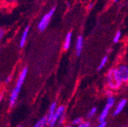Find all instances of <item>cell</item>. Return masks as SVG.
<instances>
[{"instance_id": "6da1fadb", "label": "cell", "mask_w": 128, "mask_h": 127, "mask_svg": "<svg viewBox=\"0 0 128 127\" xmlns=\"http://www.w3.org/2000/svg\"><path fill=\"white\" fill-rule=\"evenodd\" d=\"M27 74H28V69L27 68H24L23 69V70L22 71L18 78V81H17V83H16V85L15 87L14 88V89L12 90V93H11V95H10V99H9V105L11 107H12L15 103H16V101H17V98H18V94L21 91V88L22 87V85L25 80V78L27 76Z\"/></svg>"}, {"instance_id": "7a4b0ae2", "label": "cell", "mask_w": 128, "mask_h": 127, "mask_svg": "<svg viewBox=\"0 0 128 127\" xmlns=\"http://www.w3.org/2000/svg\"><path fill=\"white\" fill-rule=\"evenodd\" d=\"M106 84L108 89L111 91H115L120 88L122 82L118 75L117 68H112L108 72L106 75Z\"/></svg>"}, {"instance_id": "3957f363", "label": "cell", "mask_w": 128, "mask_h": 127, "mask_svg": "<svg viewBox=\"0 0 128 127\" xmlns=\"http://www.w3.org/2000/svg\"><path fill=\"white\" fill-rule=\"evenodd\" d=\"M115 104V99L114 97H110V98H108L107 101H106V104L104 107V109L102 110L101 114L98 117V121L99 123H102V122H105L106 118L108 116L109 111L110 110V109L114 107Z\"/></svg>"}, {"instance_id": "277c9868", "label": "cell", "mask_w": 128, "mask_h": 127, "mask_svg": "<svg viewBox=\"0 0 128 127\" xmlns=\"http://www.w3.org/2000/svg\"><path fill=\"white\" fill-rule=\"evenodd\" d=\"M56 11V7H53L49 11H48L46 14H44L43 18L40 19V22L38 23V27L39 29V30L40 31H44L49 24L51 18H52V16L54 15V12Z\"/></svg>"}, {"instance_id": "5b68a950", "label": "cell", "mask_w": 128, "mask_h": 127, "mask_svg": "<svg viewBox=\"0 0 128 127\" xmlns=\"http://www.w3.org/2000/svg\"><path fill=\"white\" fill-rule=\"evenodd\" d=\"M118 75L122 83L128 82V66L126 64H120L117 68Z\"/></svg>"}, {"instance_id": "8992f818", "label": "cell", "mask_w": 128, "mask_h": 127, "mask_svg": "<svg viewBox=\"0 0 128 127\" xmlns=\"http://www.w3.org/2000/svg\"><path fill=\"white\" fill-rule=\"evenodd\" d=\"M64 113H65V107H64V106L58 107L56 110L55 114H54L53 119L51 120L50 123H49L50 126V127H54L58 123V121L61 118V117L64 115Z\"/></svg>"}, {"instance_id": "52a82bcc", "label": "cell", "mask_w": 128, "mask_h": 127, "mask_svg": "<svg viewBox=\"0 0 128 127\" xmlns=\"http://www.w3.org/2000/svg\"><path fill=\"white\" fill-rule=\"evenodd\" d=\"M126 103H127V101H126V99H121V100L118 102V104H117L116 108H115L114 110V114H113V115H114V116H117V115L120 114L122 112V111H123V110L124 109V107H126Z\"/></svg>"}, {"instance_id": "ba28073f", "label": "cell", "mask_w": 128, "mask_h": 127, "mask_svg": "<svg viewBox=\"0 0 128 127\" xmlns=\"http://www.w3.org/2000/svg\"><path fill=\"white\" fill-rule=\"evenodd\" d=\"M83 37L82 35H79L77 37L76 43V55L79 56L82 53V46H83Z\"/></svg>"}, {"instance_id": "9c48e42d", "label": "cell", "mask_w": 128, "mask_h": 127, "mask_svg": "<svg viewBox=\"0 0 128 127\" xmlns=\"http://www.w3.org/2000/svg\"><path fill=\"white\" fill-rule=\"evenodd\" d=\"M57 109V107H56V102H54L51 104V105L50 106V108H49V112H48V114L46 116L47 117V124H49L51 121V120L53 119L54 114H55V112Z\"/></svg>"}, {"instance_id": "30bf717a", "label": "cell", "mask_w": 128, "mask_h": 127, "mask_svg": "<svg viewBox=\"0 0 128 127\" xmlns=\"http://www.w3.org/2000/svg\"><path fill=\"white\" fill-rule=\"evenodd\" d=\"M72 32L67 33L65 40H64V43H63V50H67L70 49V47L71 46V42H72Z\"/></svg>"}, {"instance_id": "8fae6325", "label": "cell", "mask_w": 128, "mask_h": 127, "mask_svg": "<svg viewBox=\"0 0 128 127\" xmlns=\"http://www.w3.org/2000/svg\"><path fill=\"white\" fill-rule=\"evenodd\" d=\"M29 30H30V26H27L23 33H22V38H21V40H20V46L21 47H23L26 43V40H27V37H28V33H29Z\"/></svg>"}, {"instance_id": "7c38bea8", "label": "cell", "mask_w": 128, "mask_h": 127, "mask_svg": "<svg viewBox=\"0 0 128 127\" xmlns=\"http://www.w3.org/2000/svg\"><path fill=\"white\" fill-rule=\"evenodd\" d=\"M46 124H47V117L46 116L42 117L40 120H38L33 127H44Z\"/></svg>"}, {"instance_id": "4fadbf2b", "label": "cell", "mask_w": 128, "mask_h": 127, "mask_svg": "<svg viewBox=\"0 0 128 127\" xmlns=\"http://www.w3.org/2000/svg\"><path fill=\"white\" fill-rule=\"evenodd\" d=\"M108 58L107 56H104L102 58V61L100 62V64H99V66L98 67V70H102L105 66V65L107 64V62H108Z\"/></svg>"}, {"instance_id": "5bb4252c", "label": "cell", "mask_w": 128, "mask_h": 127, "mask_svg": "<svg viewBox=\"0 0 128 127\" xmlns=\"http://www.w3.org/2000/svg\"><path fill=\"white\" fill-rule=\"evenodd\" d=\"M96 113H97V108H96V107H92V108L89 110V112L88 113V115H87L88 118H92V117H93L96 114Z\"/></svg>"}, {"instance_id": "9a60e30c", "label": "cell", "mask_w": 128, "mask_h": 127, "mask_svg": "<svg viewBox=\"0 0 128 127\" xmlns=\"http://www.w3.org/2000/svg\"><path fill=\"white\" fill-rule=\"evenodd\" d=\"M120 38H121V32H120V30H118V31H117V32H116V34H115V35L114 37V40H114V43H118L120 41Z\"/></svg>"}, {"instance_id": "2e32d148", "label": "cell", "mask_w": 128, "mask_h": 127, "mask_svg": "<svg viewBox=\"0 0 128 127\" xmlns=\"http://www.w3.org/2000/svg\"><path fill=\"white\" fill-rule=\"evenodd\" d=\"M82 121H83V120H82V118L78 117V118L74 119V120H72V125H73V126H79V124L81 123Z\"/></svg>"}, {"instance_id": "e0dca14e", "label": "cell", "mask_w": 128, "mask_h": 127, "mask_svg": "<svg viewBox=\"0 0 128 127\" xmlns=\"http://www.w3.org/2000/svg\"><path fill=\"white\" fill-rule=\"evenodd\" d=\"M90 126H91V123L89 121H82L78 127H90Z\"/></svg>"}, {"instance_id": "ac0fdd59", "label": "cell", "mask_w": 128, "mask_h": 127, "mask_svg": "<svg viewBox=\"0 0 128 127\" xmlns=\"http://www.w3.org/2000/svg\"><path fill=\"white\" fill-rule=\"evenodd\" d=\"M105 95H106L108 98L113 97V91H111L110 89H107L105 91Z\"/></svg>"}, {"instance_id": "d6986e66", "label": "cell", "mask_w": 128, "mask_h": 127, "mask_svg": "<svg viewBox=\"0 0 128 127\" xmlns=\"http://www.w3.org/2000/svg\"><path fill=\"white\" fill-rule=\"evenodd\" d=\"M64 120H65V115H63V116H62L61 117V118L59 120V121H58V124L59 125H60V124H62V123L64 122Z\"/></svg>"}, {"instance_id": "ffe728a7", "label": "cell", "mask_w": 128, "mask_h": 127, "mask_svg": "<svg viewBox=\"0 0 128 127\" xmlns=\"http://www.w3.org/2000/svg\"><path fill=\"white\" fill-rule=\"evenodd\" d=\"M106 126V122H102V123H100L96 127H105Z\"/></svg>"}, {"instance_id": "44dd1931", "label": "cell", "mask_w": 128, "mask_h": 127, "mask_svg": "<svg viewBox=\"0 0 128 127\" xmlns=\"http://www.w3.org/2000/svg\"><path fill=\"white\" fill-rule=\"evenodd\" d=\"M3 34H4V30L2 29H0V39L2 37Z\"/></svg>"}, {"instance_id": "7402d4cb", "label": "cell", "mask_w": 128, "mask_h": 127, "mask_svg": "<svg viewBox=\"0 0 128 127\" xmlns=\"http://www.w3.org/2000/svg\"><path fill=\"white\" fill-rule=\"evenodd\" d=\"M11 79H12V76H11V75H9V76L6 79V83H8V82L11 81Z\"/></svg>"}, {"instance_id": "603a6c76", "label": "cell", "mask_w": 128, "mask_h": 127, "mask_svg": "<svg viewBox=\"0 0 128 127\" xmlns=\"http://www.w3.org/2000/svg\"><path fill=\"white\" fill-rule=\"evenodd\" d=\"M92 7H93V4H92V3H91V4H89V5H88V8H88V10H90L91 8H92Z\"/></svg>"}, {"instance_id": "cb8c5ba5", "label": "cell", "mask_w": 128, "mask_h": 127, "mask_svg": "<svg viewBox=\"0 0 128 127\" xmlns=\"http://www.w3.org/2000/svg\"><path fill=\"white\" fill-rule=\"evenodd\" d=\"M2 98H3V94L2 93H0V102L2 101Z\"/></svg>"}, {"instance_id": "d4e9b609", "label": "cell", "mask_w": 128, "mask_h": 127, "mask_svg": "<svg viewBox=\"0 0 128 127\" xmlns=\"http://www.w3.org/2000/svg\"><path fill=\"white\" fill-rule=\"evenodd\" d=\"M65 127H72V126H65Z\"/></svg>"}]
</instances>
